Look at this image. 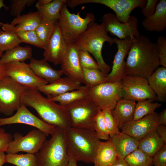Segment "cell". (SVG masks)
I'll use <instances>...</instances> for the list:
<instances>
[{
  "label": "cell",
  "mask_w": 166,
  "mask_h": 166,
  "mask_svg": "<svg viewBox=\"0 0 166 166\" xmlns=\"http://www.w3.org/2000/svg\"><path fill=\"white\" fill-rule=\"evenodd\" d=\"M128 54L125 76L148 80L160 65L156 43L145 35L134 40Z\"/></svg>",
  "instance_id": "obj_1"
},
{
  "label": "cell",
  "mask_w": 166,
  "mask_h": 166,
  "mask_svg": "<svg viewBox=\"0 0 166 166\" xmlns=\"http://www.w3.org/2000/svg\"><path fill=\"white\" fill-rule=\"evenodd\" d=\"M21 102L34 109L40 119L49 124L65 129L72 127L65 107L45 97L37 90L26 89L22 95Z\"/></svg>",
  "instance_id": "obj_2"
},
{
  "label": "cell",
  "mask_w": 166,
  "mask_h": 166,
  "mask_svg": "<svg viewBox=\"0 0 166 166\" xmlns=\"http://www.w3.org/2000/svg\"><path fill=\"white\" fill-rule=\"evenodd\" d=\"M67 151L77 161L93 163L101 142L95 130L85 128L71 127L66 129Z\"/></svg>",
  "instance_id": "obj_3"
},
{
  "label": "cell",
  "mask_w": 166,
  "mask_h": 166,
  "mask_svg": "<svg viewBox=\"0 0 166 166\" xmlns=\"http://www.w3.org/2000/svg\"><path fill=\"white\" fill-rule=\"evenodd\" d=\"M108 42L112 46L115 44L109 36L103 24L90 22L85 31L73 43L78 49H84L91 53L95 59L99 69L107 76L111 67L104 61L102 55L104 43Z\"/></svg>",
  "instance_id": "obj_4"
},
{
  "label": "cell",
  "mask_w": 166,
  "mask_h": 166,
  "mask_svg": "<svg viewBox=\"0 0 166 166\" xmlns=\"http://www.w3.org/2000/svg\"><path fill=\"white\" fill-rule=\"evenodd\" d=\"M51 137L46 140L35 154L38 166H68L66 130L55 127Z\"/></svg>",
  "instance_id": "obj_5"
},
{
  "label": "cell",
  "mask_w": 166,
  "mask_h": 166,
  "mask_svg": "<svg viewBox=\"0 0 166 166\" xmlns=\"http://www.w3.org/2000/svg\"><path fill=\"white\" fill-rule=\"evenodd\" d=\"M81 11L77 14L71 13L67 7V4L63 6L60 11L58 24L64 38L70 44L74 43L89 24L96 20L92 13H87L84 18L81 17L80 15Z\"/></svg>",
  "instance_id": "obj_6"
},
{
  "label": "cell",
  "mask_w": 166,
  "mask_h": 166,
  "mask_svg": "<svg viewBox=\"0 0 166 166\" xmlns=\"http://www.w3.org/2000/svg\"><path fill=\"white\" fill-rule=\"evenodd\" d=\"M65 107L72 127L94 130L95 119L101 110L88 96Z\"/></svg>",
  "instance_id": "obj_7"
},
{
  "label": "cell",
  "mask_w": 166,
  "mask_h": 166,
  "mask_svg": "<svg viewBox=\"0 0 166 166\" xmlns=\"http://www.w3.org/2000/svg\"><path fill=\"white\" fill-rule=\"evenodd\" d=\"M28 88L9 76L0 79V113L6 116L13 115L21 105L22 95Z\"/></svg>",
  "instance_id": "obj_8"
},
{
  "label": "cell",
  "mask_w": 166,
  "mask_h": 166,
  "mask_svg": "<svg viewBox=\"0 0 166 166\" xmlns=\"http://www.w3.org/2000/svg\"><path fill=\"white\" fill-rule=\"evenodd\" d=\"M88 97L101 110H112L123 98L121 81L107 82L90 88Z\"/></svg>",
  "instance_id": "obj_9"
},
{
  "label": "cell",
  "mask_w": 166,
  "mask_h": 166,
  "mask_svg": "<svg viewBox=\"0 0 166 166\" xmlns=\"http://www.w3.org/2000/svg\"><path fill=\"white\" fill-rule=\"evenodd\" d=\"M47 136L45 133L38 129L31 130L24 136L19 132H15L5 152L14 154L22 152L35 154L40 149Z\"/></svg>",
  "instance_id": "obj_10"
},
{
  "label": "cell",
  "mask_w": 166,
  "mask_h": 166,
  "mask_svg": "<svg viewBox=\"0 0 166 166\" xmlns=\"http://www.w3.org/2000/svg\"><path fill=\"white\" fill-rule=\"evenodd\" d=\"M147 0H70L69 5L73 9L84 4H102L114 11L118 21L125 23L129 20L130 14L134 9L137 7L143 8Z\"/></svg>",
  "instance_id": "obj_11"
},
{
  "label": "cell",
  "mask_w": 166,
  "mask_h": 166,
  "mask_svg": "<svg viewBox=\"0 0 166 166\" xmlns=\"http://www.w3.org/2000/svg\"><path fill=\"white\" fill-rule=\"evenodd\" d=\"M123 98L135 101L150 99L157 100L148 80L139 77L124 76L121 80Z\"/></svg>",
  "instance_id": "obj_12"
},
{
  "label": "cell",
  "mask_w": 166,
  "mask_h": 166,
  "mask_svg": "<svg viewBox=\"0 0 166 166\" xmlns=\"http://www.w3.org/2000/svg\"><path fill=\"white\" fill-rule=\"evenodd\" d=\"M4 65L6 76L28 88L38 90L48 83L45 80L37 77L29 64L25 62H13Z\"/></svg>",
  "instance_id": "obj_13"
},
{
  "label": "cell",
  "mask_w": 166,
  "mask_h": 166,
  "mask_svg": "<svg viewBox=\"0 0 166 166\" xmlns=\"http://www.w3.org/2000/svg\"><path fill=\"white\" fill-rule=\"evenodd\" d=\"M107 32L120 39L135 37L140 35L138 30V19L135 16H130L128 21L125 23L119 22L115 14L111 13L105 14L102 22Z\"/></svg>",
  "instance_id": "obj_14"
},
{
  "label": "cell",
  "mask_w": 166,
  "mask_h": 166,
  "mask_svg": "<svg viewBox=\"0 0 166 166\" xmlns=\"http://www.w3.org/2000/svg\"><path fill=\"white\" fill-rule=\"evenodd\" d=\"M14 124H22L32 126L38 129L48 136L54 131L55 126L49 124L32 113L22 104L15 114L7 118H0V127Z\"/></svg>",
  "instance_id": "obj_15"
},
{
  "label": "cell",
  "mask_w": 166,
  "mask_h": 166,
  "mask_svg": "<svg viewBox=\"0 0 166 166\" xmlns=\"http://www.w3.org/2000/svg\"><path fill=\"white\" fill-rule=\"evenodd\" d=\"M135 37L120 39L113 38L117 45V50L115 55L112 70L107 76L108 82L120 81L125 76V61L124 59L128 54Z\"/></svg>",
  "instance_id": "obj_16"
},
{
  "label": "cell",
  "mask_w": 166,
  "mask_h": 166,
  "mask_svg": "<svg viewBox=\"0 0 166 166\" xmlns=\"http://www.w3.org/2000/svg\"><path fill=\"white\" fill-rule=\"evenodd\" d=\"M70 44L64 38L57 22L44 49V59L55 65L60 64Z\"/></svg>",
  "instance_id": "obj_17"
},
{
  "label": "cell",
  "mask_w": 166,
  "mask_h": 166,
  "mask_svg": "<svg viewBox=\"0 0 166 166\" xmlns=\"http://www.w3.org/2000/svg\"><path fill=\"white\" fill-rule=\"evenodd\" d=\"M158 114L156 112L136 120H132L121 129V132L137 141L148 133L155 131L158 124Z\"/></svg>",
  "instance_id": "obj_18"
},
{
  "label": "cell",
  "mask_w": 166,
  "mask_h": 166,
  "mask_svg": "<svg viewBox=\"0 0 166 166\" xmlns=\"http://www.w3.org/2000/svg\"><path fill=\"white\" fill-rule=\"evenodd\" d=\"M60 64L61 70L67 77L75 82L84 84L83 70L79 61L78 49L73 43L69 45Z\"/></svg>",
  "instance_id": "obj_19"
},
{
  "label": "cell",
  "mask_w": 166,
  "mask_h": 166,
  "mask_svg": "<svg viewBox=\"0 0 166 166\" xmlns=\"http://www.w3.org/2000/svg\"><path fill=\"white\" fill-rule=\"evenodd\" d=\"M42 21L38 13L30 12L16 17L10 23H3L2 30L16 33L20 31L35 30Z\"/></svg>",
  "instance_id": "obj_20"
},
{
  "label": "cell",
  "mask_w": 166,
  "mask_h": 166,
  "mask_svg": "<svg viewBox=\"0 0 166 166\" xmlns=\"http://www.w3.org/2000/svg\"><path fill=\"white\" fill-rule=\"evenodd\" d=\"M81 84L67 77H61L53 82L42 86L38 89L50 98L80 88Z\"/></svg>",
  "instance_id": "obj_21"
},
{
  "label": "cell",
  "mask_w": 166,
  "mask_h": 166,
  "mask_svg": "<svg viewBox=\"0 0 166 166\" xmlns=\"http://www.w3.org/2000/svg\"><path fill=\"white\" fill-rule=\"evenodd\" d=\"M142 24L148 32H161L164 30L166 28V0L159 1L155 13L143 19Z\"/></svg>",
  "instance_id": "obj_22"
},
{
  "label": "cell",
  "mask_w": 166,
  "mask_h": 166,
  "mask_svg": "<svg viewBox=\"0 0 166 166\" xmlns=\"http://www.w3.org/2000/svg\"><path fill=\"white\" fill-rule=\"evenodd\" d=\"M135 101L122 98L111 110L112 115L118 128L124 126L133 119Z\"/></svg>",
  "instance_id": "obj_23"
},
{
  "label": "cell",
  "mask_w": 166,
  "mask_h": 166,
  "mask_svg": "<svg viewBox=\"0 0 166 166\" xmlns=\"http://www.w3.org/2000/svg\"><path fill=\"white\" fill-rule=\"evenodd\" d=\"M29 64L37 77L49 84L61 78L63 74L61 69L57 70L53 69L44 58L39 60L32 58Z\"/></svg>",
  "instance_id": "obj_24"
},
{
  "label": "cell",
  "mask_w": 166,
  "mask_h": 166,
  "mask_svg": "<svg viewBox=\"0 0 166 166\" xmlns=\"http://www.w3.org/2000/svg\"><path fill=\"white\" fill-rule=\"evenodd\" d=\"M110 139L118 158L124 159L127 156L137 149L138 141L123 132H120Z\"/></svg>",
  "instance_id": "obj_25"
},
{
  "label": "cell",
  "mask_w": 166,
  "mask_h": 166,
  "mask_svg": "<svg viewBox=\"0 0 166 166\" xmlns=\"http://www.w3.org/2000/svg\"><path fill=\"white\" fill-rule=\"evenodd\" d=\"M148 84L157 97V100L166 101V68L158 67L148 79Z\"/></svg>",
  "instance_id": "obj_26"
},
{
  "label": "cell",
  "mask_w": 166,
  "mask_h": 166,
  "mask_svg": "<svg viewBox=\"0 0 166 166\" xmlns=\"http://www.w3.org/2000/svg\"><path fill=\"white\" fill-rule=\"evenodd\" d=\"M118 158L110 139L101 142L96 152L93 163L94 166H109Z\"/></svg>",
  "instance_id": "obj_27"
},
{
  "label": "cell",
  "mask_w": 166,
  "mask_h": 166,
  "mask_svg": "<svg viewBox=\"0 0 166 166\" xmlns=\"http://www.w3.org/2000/svg\"><path fill=\"white\" fill-rule=\"evenodd\" d=\"M165 144L154 131L138 140L137 149L153 157Z\"/></svg>",
  "instance_id": "obj_28"
},
{
  "label": "cell",
  "mask_w": 166,
  "mask_h": 166,
  "mask_svg": "<svg viewBox=\"0 0 166 166\" xmlns=\"http://www.w3.org/2000/svg\"><path fill=\"white\" fill-rule=\"evenodd\" d=\"M66 0H53L49 4L41 6L37 2L35 7L42 19L47 21L57 22L60 16L61 9L67 4Z\"/></svg>",
  "instance_id": "obj_29"
},
{
  "label": "cell",
  "mask_w": 166,
  "mask_h": 166,
  "mask_svg": "<svg viewBox=\"0 0 166 166\" xmlns=\"http://www.w3.org/2000/svg\"><path fill=\"white\" fill-rule=\"evenodd\" d=\"M32 56L31 47H22L19 45L5 51L2 54L0 58V65L13 62H24L27 60L31 59Z\"/></svg>",
  "instance_id": "obj_30"
},
{
  "label": "cell",
  "mask_w": 166,
  "mask_h": 166,
  "mask_svg": "<svg viewBox=\"0 0 166 166\" xmlns=\"http://www.w3.org/2000/svg\"><path fill=\"white\" fill-rule=\"evenodd\" d=\"M89 89L85 85L81 86L77 89L48 99L55 102H58L60 105L65 106L88 97Z\"/></svg>",
  "instance_id": "obj_31"
},
{
  "label": "cell",
  "mask_w": 166,
  "mask_h": 166,
  "mask_svg": "<svg viewBox=\"0 0 166 166\" xmlns=\"http://www.w3.org/2000/svg\"><path fill=\"white\" fill-rule=\"evenodd\" d=\"M82 70L84 84L89 88L108 82L107 76L98 69Z\"/></svg>",
  "instance_id": "obj_32"
},
{
  "label": "cell",
  "mask_w": 166,
  "mask_h": 166,
  "mask_svg": "<svg viewBox=\"0 0 166 166\" xmlns=\"http://www.w3.org/2000/svg\"><path fill=\"white\" fill-rule=\"evenodd\" d=\"M154 101L147 99L138 101L136 104L133 120L140 119L144 117L155 112L157 108L161 106V103H153Z\"/></svg>",
  "instance_id": "obj_33"
},
{
  "label": "cell",
  "mask_w": 166,
  "mask_h": 166,
  "mask_svg": "<svg viewBox=\"0 0 166 166\" xmlns=\"http://www.w3.org/2000/svg\"><path fill=\"white\" fill-rule=\"evenodd\" d=\"M6 160V163L16 166H38L35 154L27 153L26 154H7Z\"/></svg>",
  "instance_id": "obj_34"
},
{
  "label": "cell",
  "mask_w": 166,
  "mask_h": 166,
  "mask_svg": "<svg viewBox=\"0 0 166 166\" xmlns=\"http://www.w3.org/2000/svg\"><path fill=\"white\" fill-rule=\"evenodd\" d=\"M124 160L129 166H153V157L137 149L127 156Z\"/></svg>",
  "instance_id": "obj_35"
},
{
  "label": "cell",
  "mask_w": 166,
  "mask_h": 166,
  "mask_svg": "<svg viewBox=\"0 0 166 166\" xmlns=\"http://www.w3.org/2000/svg\"><path fill=\"white\" fill-rule=\"evenodd\" d=\"M22 43L15 33L0 29V52L10 49Z\"/></svg>",
  "instance_id": "obj_36"
},
{
  "label": "cell",
  "mask_w": 166,
  "mask_h": 166,
  "mask_svg": "<svg viewBox=\"0 0 166 166\" xmlns=\"http://www.w3.org/2000/svg\"><path fill=\"white\" fill-rule=\"evenodd\" d=\"M57 22L42 21L35 30L38 37L45 47L57 24Z\"/></svg>",
  "instance_id": "obj_37"
},
{
  "label": "cell",
  "mask_w": 166,
  "mask_h": 166,
  "mask_svg": "<svg viewBox=\"0 0 166 166\" xmlns=\"http://www.w3.org/2000/svg\"><path fill=\"white\" fill-rule=\"evenodd\" d=\"M22 43L29 44L41 49L45 47L40 39L35 30L20 31L15 33Z\"/></svg>",
  "instance_id": "obj_38"
},
{
  "label": "cell",
  "mask_w": 166,
  "mask_h": 166,
  "mask_svg": "<svg viewBox=\"0 0 166 166\" xmlns=\"http://www.w3.org/2000/svg\"><path fill=\"white\" fill-rule=\"evenodd\" d=\"M94 130L100 140H108L110 139L105 124L103 114L100 110L95 119Z\"/></svg>",
  "instance_id": "obj_39"
},
{
  "label": "cell",
  "mask_w": 166,
  "mask_h": 166,
  "mask_svg": "<svg viewBox=\"0 0 166 166\" xmlns=\"http://www.w3.org/2000/svg\"><path fill=\"white\" fill-rule=\"evenodd\" d=\"M78 55L79 62L82 69H99L97 62L86 50L78 49Z\"/></svg>",
  "instance_id": "obj_40"
},
{
  "label": "cell",
  "mask_w": 166,
  "mask_h": 166,
  "mask_svg": "<svg viewBox=\"0 0 166 166\" xmlns=\"http://www.w3.org/2000/svg\"><path fill=\"white\" fill-rule=\"evenodd\" d=\"M101 111L106 129L110 138L120 132L112 115L111 110L105 109Z\"/></svg>",
  "instance_id": "obj_41"
},
{
  "label": "cell",
  "mask_w": 166,
  "mask_h": 166,
  "mask_svg": "<svg viewBox=\"0 0 166 166\" xmlns=\"http://www.w3.org/2000/svg\"><path fill=\"white\" fill-rule=\"evenodd\" d=\"M36 2L35 0H10V14L17 17L21 15L26 6H31Z\"/></svg>",
  "instance_id": "obj_42"
},
{
  "label": "cell",
  "mask_w": 166,
  "mask_h": 166,
  "mask_svg": "<svg viewBox=\"0 0 166 166\" xmlns=\"http://www.w3.org/2000/svg\"><path fill=\"white\" fill-rule=\"evenodd\" d=\"M156 44L160 65L166 68V38L165 36L163 35L159 36Z\"/></svg>",
  "instance_id": "obj_43"
},
{
  "label": "cell",
  "mask_w": 166,
  "mask_h": 166,
  "mask_svg": "<svg viewBox=\"0 0 166 166\" xmlns=\"http://www.w3.org/2000/svg\"><path fill=\"white\" fill-rule=\"evenodd\" d=\"M154 166H166V144H165L153 157Z\"/></svg>",
  "instance_id": "obj_44"
},
{
  "label": "cell",
  "mask_w": 166,
  "mask_h": 166,
  "mask_svg": "<svg viewBox=\"0 0 166 166\" xmlns=\"http://www.w3.org/2000/svg\"><path fill=\"white\" fill-rule=\"evenodd\" d=\"M13 139L11 134L6 132L4 129L0 127V151L5 152L9 144Z\"/></svg>",
  "instance_id": "obj_45"
},
{
  "label": "cell",
  "mask_w": 166,
  "mask_h": 166,
  "mask_svg": "<svg viewBox=\"0 0 166 166\" xmlns=\"http://www.w3.org/2000/svg\"><path fill=\"white\" fill-rule=\"evenodd\" d=\"M158 0H147L145 6L141 9V12L145 18L152 15L155 12Z\"/></svg>",
  "instance_id": "obj_46"
},
{
  "label": "cell",
  "mask_w": 166,
  "mask_h": 166,
  "mask_svg": "<svg viewBox=\"0 0 166 166\" xmlns=\"http://www.w3.org/2000/svg\"><path fill=\"white\" fill-rule=\"evenodd\" d=\"M155 131L159 136L166 143V127L165 126L158 124Z\"/></svg>",
  "instance_id": "obj_47"
},
{
  "label": "cell",
  "mask_w": 166,
  "mask_h": 166,
  "mask_svg": "<svg viewBox=\"0 0 166 166\" xmlns=\"http://www.w3.org/2000/svg\"><path fill=\"white\" fill-rule=\"evenodd\" d=\"M158 123L159 124L166 125V109H164L158 116Z\"/></svg>",
  "instance_id": "obj_48"
},
{
  "label": "cell",
  "mask_w": 166,
  "mask_h": 166,
  "mask_svg": "<svg viewBox=\"0 0 166 166\" xmlns=\"http://www.w3.org/2000/svg\"><path fill=\"white\" fill-rule=\"evenodd\" d=\"M109 166H129L124 159L117 158V159Z\"/></svg>",
  "instance_id": "obj_49"
},
{
  "label": "cell",
  "mask_w": 166,
  "mask_h": 166,
  "mask_svg": "<svg viewBox=\"0 0 166 166\" xmlns=\"http://www.w3.org/2000/svg\"><path fill=\"white\" fill-rule=\"evenodd\" d=\"M2 54L3 53L0 52V57ZM6 76V74L5 65H0V79Z\"/></svg>",
  "instance_id": "obj_50"
},
{
  "label": "cell",
  "mask_w": 166,
  "mask_h": 166,
  "mask_svg": "<svg viewBox=\"0 0 166 166\" xmlns=\"http://www.w3.org/2000/svg\"><path fill=\"white\" fill-rule=\"evenodd\" d=\"M69 156L68 166H77V161L72 156L70 155H69Z\"/></svg>",
  "instance_id": "obj_51"
},
{
  "label": "cell",
  "mask_w": 166,
  "mask_h": 166,
  "mask_svg": "<svg viewBox=\"0 0 166 166\" xmlns=\"http://www.w3.org/2000/svg\"><path fill=\"white\" fill-rule=\"evenodd\" d=\"M5 152L0 151V166H2L6 163V155Z\"/></svg>",
  "instance_id": "obj_52"
},
{
  "label": "cell",
  "mask_w": 166,
  "mask_h": 166,
  "mask_svg": "<svg viewBox=\"0 0 166 166\" xmlns=\"http://www.w3.org/2000/svg\"><path fill=\"white\" fill-rule=\"evenodd\" d=\"M53 0H38L37 2L41 6H45L51 2Z\"/></svg>",
  "instance_id": "obj_53"
},
{
  "label": "cell",
  "mask_w": 166,
  "mask_h": 166,
  "mask_svg": "<svg viewBox=\"0 0 166 166\" xmlns=\"http://www.w3.org/2000/svg\"><path fill=\"white\" fill-rule=\"evenodd\" d=\"M2 7H4L5 10H7L8 9V7L6 6L5 5L4 3V1L3 0H0V9ZM3 23L0 22V25L2 26Z\"/></svg>",
  "instance_id": "obj_54"
},
{
  "label": "cell",
  "mask_w": 166,
  "mask_h": 166,
  "mask_svg": "<svg viewBox=\"0 0 166 166\" xmlns=\"http://www.w3.org/2000/svg\"><path fill=\"white\" fill-rule=\"evenodd\" d=\"M1 26H1V25H0V27H1Z\"/></svg>",
  "instance_id": "obj_55"
}]
</instances>
